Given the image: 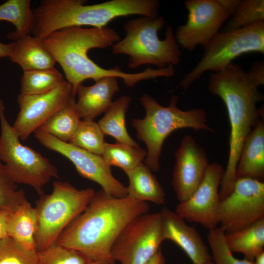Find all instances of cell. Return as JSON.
Segmentation results:
<instances>
[{"label": "cell", "mask_w": 264, "mask_h": 264, "mask_svg": "<svg viewBox=\"0 0 264 264\" xmlns=\"http://www.w3.org/2000/svg\"><path fill=\"white\" fill-rule=\"evenodd\" d=\"M146 202L116 198L102 189L95 192L86 209L62 232L56 243L77 250L92 261L115 264L111 247L133 219L149 212Z\"/></svg>", "instance_id": "cell-1"}, {"label": "cell", "mask_w": 264, "mask_h": 264, "mask_svg": "<svg viewBox=\"0 0 264 264\" xmlns=\"http://www.w3.org/2000/svg\"><path fill=\"white\" fill-rule=\"evenodd\" d=\"M119 40V34L111 28L74 26L54 32L42 39V43L61 66L75 95L77 87L88 79L96 82L105 77L113 76L122 79L127 87L132 88L143 80L156 77V70L150 67L133 73L124 72L118 66L104 68L88 55L91 49L106 48Z\"/></svg>", "instance_id": "cell-2"}, {"label": "cell", "mask_w": 264, "mask_h": 264, "mask_svg": "<svg viewBox=\"0 0 264 264\" xmlns=\"http://www.w3.org/2000/svg\"><path fill=\"white\" fill-rule=\"evenodd\" d=\"M260 86L248 72L233 63L220 71L212 73L209 77L208 89L224 102L230 126L229 154L220 187V200L233 191L243 143L262 118V111L256 106L264 98L259 90Z\"/></svg>", "instance_id": "cell-3"}, {"label": "cell", "mask_w": 264, "mask_h": 264, "mask_svg": "<svg viewBox=\"0 0 264 264\" xmlns=\"http://www.w3.org/2000/svg\"><path fill=\"white\" fill-rule=\"evenodd\" d=\"M84 0H43L33 10L30 33L43 39L51 33L70 27L90 26L101 28L113 19L138 15L158 16L156 0H111L85 5Z\"/></svg>", "instance_id": "cell-4"}, {"label": "cell", "mask_w": 264, "mask_h": 264, "mask_svg": "<svg viewBox=\"0 0 264 264\" xmlns=\"http://www.w3.org/2000/svg\"><path fill=\"white\" fill-rule=\"evenodd\" d=\"M178 96L171 97L168 106L161 105L153 97L144 94L140 103L146 115L143 119L132 120V126L136 131L137 138L147 147L145 164L152 171L159 170V159L166 138L175 131L184 128L195 131L205 130L215 132L207 124L206 111L201 108L183 110L177 106Z\"/></svg>", "instance_id": "cell-5"}, {"label": "cell", "mask_w": 264, "mask_h": 264, "mask_svg": "<svg viewBox=\"0 0 264 264\" xmlns=\"http://www.w3.org/2000/svg\"><path fill=\"white\" fill-rule=\"evenodd\" d=\"M165 24L164 17L159 16H141L127 21L123 25L126 36L112 45V53L128 55L131 69L145 65H153L157 68L177 65L181 52L172 25L167 26L164 40L158 36Z\"/></svg>", "instance_id": "cell-6"}, {"label": "cell", "mask_w": 264, "mask_h": 264, "mask_svg": "<svg viewBox=\"0 0 264 264\" xmlns=\"http://www.w3.org/2000/svg\"><path fill=\"white\" fill-rule=\"evenodd\" d=\"M95 192L91 188L80 190L67 182L57 181L50 194L40 196L34 207L37 252L56 242L64 229L86 209Z\"/></svg>", "instance_id": "cell-7"}, {"label": "cell", "mask_w": 264, "mask_h": 264, "mask_svg": "<svg viewBox=\"0 0 264 264\" xmlns=\"http://www.w3.org/2000/svg\"><path fill=\"white\" fill-rule=\"evenodd\" d=\"M0 99V160L6 171L16 184L31 187L41 196L43 188L52 178L58 177L57 168L49 159L34 149L21 143L4 113Z\"/></svg>", "instance_id": "cell-8"}, {"label": "cell", "mask_w": 264, "mask_h": 264, "mask_svg": "<svg viewBox=\"0 0 264 264\" xmlns=\"http://www.w3.org/2000/svg\"><path fill=\"white\" fill-rule=\"evenodd\" d=\"M251 52L264 53V21L228 32L219 33L204 46L202 57L180 81L187 90L207 71H220L239 56Z\"/></svg>", "instance_id": "cell-9"}, {"label": "cell", "mask_w": 264, "mask_h": 264, "mask_svg": "<svg viewBox=\"0 0 264 264\" xmlns=\"http://www.w3.org/2000/svg\"><path fill=\"white\" fill-rule=\"evenodd\" d=\"M164 241L160 212H148L125 226L111 247V255L120 264H146Z\"/></svg>", "instance_id": "cell-10"}, {"label": "cell", "mask_w": 264, "mask_h": 264, "mask_svg": "<svg viewBox=\"0 0 264 264\" xmlns=\"http://www.w3.org/2000/svg\"><path fill=\"white\" fill-rule=\"evenodd\" d=\"M264 219V183L236 179L232 192L220 200L218 220L226 233L246 228Z\"/></svg>", "instance_id": "cell-11"}, {"label": "cell", "mask_w": 264, "mask_h": 264, "mask_svg": "<svg viewBox=\"0 0 264 264\" xmlns=\"http://www.w3.org/2000/svg\"><path fill=\"white\" fill-rule=\"evenodd\" d=\"M34 135L46 148L69 159L82 176L99 184L107 194L116 198L127 196V187L113 176L110 167L101 156L62 141L40 128L34 132Z\"/></svg>", "instance_id": "cell-12"}, {"label": "cell", "mask_w": 264, "mask_h": 264, "mask_svg": "<svg viewBox=\"0 0 264 264\" xmlns=\"http://www.w3.org/2000/svg\"><path fill=\"white\" fill-rule=\"evenodd\" d=\"M184 4L187 21L177 28L175 36L178 45L190 51L198 45L204 47L230 18L217 0H188Z\"/></svg>", "instance_id": "cell-13"}, {"label": "cell", "mask_w": 264, "mask_h": 264, "mask_svg": "<svg viewBox=\"0 0 264 264\" xmlns=\"http://www.w3.org/2000/svg\"><path fill=\"white\" fill-rule=\"evenodd\" d=\"M71 85L66 81L53 90L41 94L20 93V110L12 127L20 140L25 141L51 116L75 97Z\"/></svg>", "instance_id": "cell-14"}, {"label": "cell", "mask_w": 264, "mask_h": 264, "mask_svg": "<svg viewBox=\"0 0 264 264\" xmlns=\"http://www.w3.org/2000/svg\"><path fill=\"white\" fill-rule=\"evenodd\" d=\"M224 170L219 163H210L201 184L187 200L179 202L175 212L184 220L209 230L217 227L219 190Z\"/></svg>", "instance_id": "cell-15"}, {"label": "cell", "mask_w": 264, "mask_h": 264, "mask_svg": "<svg viewBox=\"0 0 264 264\" xmlns=\"http://www.w3.org/2000/svg\"><path fill=\"white\" fill-rule=\"evenodd\" d=\"M175 156L172 185L181 202L187 200L201 184L210 163L204 148L190 135L183 137Z\"/></svg>", "instance_id": "cell-16"}, {"label": "cell", "mask_w": 264, "mask_h": 264, "mask_svg": "<svg viewBox=\"0 0 264 264\" xmlns=\"http://www.w3.org/2000/svg\"><path fill=\"white\" fill-rule=\"evenodd\" d=\"M160 212L164 241L169 240L177 244L193 264H204L212 261L208 248L195 227L187 225L183 218L167 207Z\"/></svg>", "instance_id": "cell-17"}, {"label": "cell", "mask_w": 264, "mask_h": 264, "mask_svg": "<svg viewBox=\"0 0 264 264\" xmlns=\"http://www.w3.org/2000/svg\"><path fill=\"white\" fill-rule=\"evenodd\" d=\"M119 91L117 78L108 76L90 86L82 84L75 89L77 111L81 119H94L105 113L111 105L114 94Z\"/></svg>", "instance_id": "cell-18"}, {"label": "cell", "mask_w": 264, "mask_h": 264, "mask_svg": "<svg viewBox=\"0 0 264 264\" xmlns=\"http://www.w3.org/2000/svg\"><path fill=\"white\" fill-rule=\"evenodd\" d=\"M236 178L264 180V122L262 118L245 140L237 165Z\"/></svg>", "instance_id": "cell-19"}, {"label": "cell", "mask_w": 264, "mask_h": 264, "mask_svg": "<svg viewBox=\"0 0 264 264\" xmlns=\"http://www.w3.org/2000/svg\"><path fill=\"white\" fill-rule=\"evenodd\" d=\"M12 43L9 58L19 65L23 71L54 67L56 62L44 46L41 39L29 34L19 37Z\"/></svg>", "instance_id": "cell-20"}, {"label": "cell", "mask_w": 264, "mask_h": 264, "mask_svg": "<svg viewBox=\"0 0 264 264\" xmlns=\"http://www.w3.org/2000/svg\"><path fill=\"white\" fill-rule=\"evenodd\" d=\"M129 183L127 197L138 201L157 205L165 203L164 190L151 170L143 163L125 173Z\"/></svg>", "instance_id": "cell-21"}, {"label": "cell", "mask_w": 264, "mask_h": 264, "mask_svg": "<svg viewBox=\"0 0 264 264\" xmlns=\"http://www.w3.org/2000/svg\"><path fill=\"white\" fill-rule=\"evenodd\" d=\"M36 225L35 208L26 200L10 213L7 222L8 236L26 249L37 252L34 238Z\"/></svg>", "instance_id": "cell-22"}, {"label": "cell", "mask_w": 264, "mask_h": 264, "mask_svg": "<svg viewBox=\"0 0 264 264\" xmlns=\"http://www.w3.org/2000/svg\"><path fill=\"white\" fill-rule=\"evenodd\" d=\"M225 240L232 253H241L244 258L253 261L264 251V219L246 228L225 233Z\"/></svg>", "instance_id": "cell-23"}, {"label": "cell", "mask_w": 264, "mask_h": 264, "mask_svg": "<svg viewBox=\"0 0 264 264\" xmlns=\"http://www.w3.org/2000/svg\"><path fill=\"white\" fill-rule=\"evenodd\" d=\"M131 101L127 95L113 101L97 123L104 135L113 137L117 142L137 147L139 145L130 136L126 126L125 115Z\"/></svg>", "instance_id": "cell-24"}, {"label": "cell", "mask_w": 264, "mask_h": 264, "mask_svg": "<svg viewBox=\"0 0 264 264\" xmlns=\"http://www.w3.org/2000/svg\"><path fill=\"white\" fill-rule=\"evenodd\" d=\"M81 119L75 97L48 118L40 128L59 140L69 142L76 132Z\"/></svg>", "instance_id": "cell-25"}, {"label": "cell", "mask_w": 264, "mask_h": 264, "mask_svg": "<svg viewBox=\"0 0 264 264\" xmlns=\"http://www.w3.org/2000/svg\"><path fill=\"white\" fill-rule=\"evenodd\" d=\"M30 0H8L0 5V21L12 23L16 28L7 38L13 41L19 37L29 34L33 22Z\"/></svg>", "instance_id": "cell-26"}, {"label": "cell", "mask_w": 264, "mask_h": 264, "mask_svg": "<svg viewBox=\"0 0 264 264\" xmlns=\"http://www.w3.org/2000/svg\"><path fill=\"white\" fill-rule=\"evenodd\" d=\"M66 81L55 67L23 71L20 81V93L28 95L45 93Z\"/></svg>", "instance_id": "cell-27"}, {"label": "cell", "mask_w": 264, "mask_h": 264, "mask_svg": "<svg viewBox=\"0 0 264 264\" xmlns=\"http://www.w3.org/2000/svg\"><path fill=\"white\" fill-rule=\"evenodd\" d=\"M146 155L147 151L139 146L116 142L106 143L101 156L110 167L116 166L126 173L142 163Z\"/></svg>", "instance_id": "cell-28"}, {"label": "cell", "mask_w": 264, "mask_h": 264, "mask_svg": "<svg viewBox=\"0 0 264 264\" xmlns=\"http://www.w3.org/2000/svg\"><path fill=\"white\" fill-rule=\"evenodd\" d=\"M104 134L93 119H81L78 128L68 142L101 156L106 142Z\"/></svg>", "instance_id": "cell-29"}, {"label": "cell", "mask_w": 264, "mask_h": 264, "mask_svg": "<svg viewBox=\"0 0 264 264\" xmlns=\"http://www.w3.org/2000/svg\"><path fill=\"white\" fill-rule=\"evenodd\" d=\"M231 17L222 32L235 30L264 21V1L241 0L237 10Z\"/></svg>", "instance_id": "cell-30"}, {"label": "cell", "mask_w": 264, "mask_h": 264, "mask_svg": "<svg viewBox=\"0 0 264 264\" xmlns=\"http://www.w3.org/2000/svg\"><path fill=\"white\" fill-rule=\"evenodd\" d=\"M37 253L38 264H89L92 261L81 252L56 242Z\"/></svg>", "instance_id": "cell-31"}, {"label": "cell", "mask_w": 264, "mask_h": 264, "mask_svg": "<svg viewBox=\"0 0 264 264\" xmlns=\"http://www.w3.org/2000/svg\"><path fill=\"white\" fill-rule=\"evenodd\" d=\"M207 240L214 264H253V261L245 258L240 260L234 256L226 244L225 232L220 227L209 230Z\"/></svg>", "instance_id": "cell-32"}, {"label": "cell", "mask_w": 264, "mask_h": 264, "mask_svg": "<svg viewBox=\"0 0 264 264\" xmlns=\"http://www.w3.org/2000/svg\"><path fill=\"white\" fill-rule=\"evenodd\" d=\"M26 200L24 191L18 189L0 160V209L12 213Z\"/></svg>", "instance_id": "cell-33"}, {"label": "cell", "mask_w": 264, "mask_h": 264, "mask_svg": "<svg viewBox=\"0 0 264 264\" xmlns=\"http://www.w3.org/2000/svg\"><path fill=\"white\" fill-rule=\"evenodd\" d=\"M0 264H38V253L8 236L0 241Z\"/></svg>", "instance_id": "cell-34"}, {"label": "cell", "mask_w": 264, "mask_h": 264, "mask_svg": "<svg viewBox=\"0 0 264 264\" xmlns=\"http://www.w3.org/2000/svg\"><path fill=\"white\" fill-rule=\"evenodd\" d=\"M248 72L260 86L264 84V64L263 61L255 62Z\"/></svg>", "instance_id": "cell-35"}, {"label": "cell", "mask_w": 264, "mask_h": 264, "mask_svg": "<svg viewBox=\"0 0 264 264\" xmlns=\"http://www.w3.org/2000/svg\"><path fill=\"white\" fill-rule=\"evenodd\" d=\"M219 4L230 15V17L237 10L240 0H217Z\"/></svg>", "instance_id": "cell-36"}, {"label": "cell", "mask_w": 264, "mask_h": 264, "mask_svg": "<svg viewBox=\"0 0 264 264\" xmlns=\"http://www.w3.org/2000/svg\"><path fill=\"white\" fill-rule=\"evenodd\" d=\"M11 212L0 209V241L8 237L7 222Z\"/></svg>", "instance_id": "cell-37"}, {"label": "cell", "mask_w": 264, "mask_h": 264, "mask_svg": "<svg viewBox=\"0 0 264 264\" xmlns=\"http://www.w3.org/2000/svg\"><path fill=\"white\" fill-rule=\"evenodd\" d=\"M146 264H165V259L161 248Z\"/></svg>", "instance_id": "cell-38"}, {"label": "cell", "mask_w": 264, "mask_h": 264, "mask_svg": "<svg viewBox=\"0 0 264 264\" xmlns=\"http://www.w3.org/2000/svg\"><path fill=\"white\" fill-rule=\"evenodd\" d=\"M12 43L5 44L0 42V58L10 56L12 49Z\"/></svg>", "instance_id": "cell-39"}, {"label": "cell", "mask_w": 264, "mask_h": 264, "mask_svg": "<svg viewBox=\"0 0 264 264\" xmlns=\"http://www.w3.org/2000/svg\"><path fill=\"white\" fill-rule=\"evenodd\" d=\"M253 264H264V251L255 257L253 261Z\"/></svg>", "instance_id": "cell-40"}, {"label": "cell", "mask_w": 264, "mask_h": 264, "mask_svg": "<svg viewBox=\"0 0 264 264\" xmlns=\"http://www.w3.org/2000/svg\"><path fill=\"white\" fill-rule=\"evenodd\" d=\"M89 264H110L103 261H92Z\"/></svg>", "instance_id": "cell-41"}, {"label": "cell", "mask_w": 264, "mask_h": 264, "mask_svg": "<svg viewBox=\"0 0 264 264\" xmlns=\"http://www.w3.org/2000/svg\"><path fill=\"white\" fill-rule=\"evenodd\" d=\"M204 264H214V263L212 262V261H211L209 262H207Z\"/></svg>", "instance_id": "cell-42"}]
</instances>
